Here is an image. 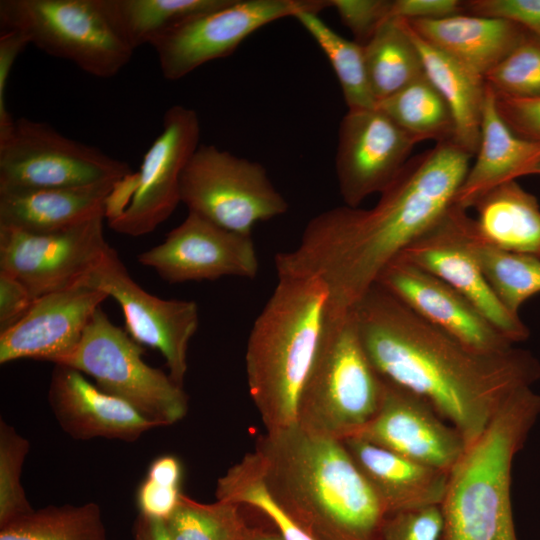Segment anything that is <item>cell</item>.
I'll return each mask as SVG.
<instances>
[{
  "label": "cell",
  "instance_id": "obj_12",
  "mask_svg": "<svg viewBox=\"0 0 540 540\" xmlns=\"http://www.w3.org/2000/svg\"><path fill=\"white\" fill-rule=\"evenodd\" d=\"M200 120L183 105L169 107L162 130L146 151L140 169L127 180L121 209L108 218L116 232L132 237L154 231L174 212L180 201V179L198 148Z\"/></svg>",
  "mask_w": 540,
  "mask_h": 540
},
{
  "label": "cell",
  "instance_id": "obj_32",
  "mask_svg": "<svg viewBox=\"0 0 540 540\" xmlns=\"http://www.w3.org/2000/svg\"><path fill=\"white\" fill-rule=\"evenodd\" d=\"M321 48L340 84L348 110L376 107L364 59L363 46L334 31L316 12L301 11L294 17Z\"/></svg>",
  "mask_w": 540,
  "mask_h": 540
},
{
  "label": "cell",
  "instance_id": "obj_25",
  "mask_svg": "<svg viewBox=\"0 0 540 540\" xmlns=\"http://www.w3.org/2000/svg\"><path fill=\"white\" fill-rule=\"evenodd\" d=\"M408 22L425 41L483 79L528 32L505 19L467 13Z\"/></svg>",
  "mask_w": 540,
  "mask_h": 540
},
{
  "label": "cell",
  "instance_id": "obj_21",
  "mask_svg": "<svg viewBox=\"0 0 540 540\" xmlns=\"http://www.w3.org/2000/svg\"><path fill=\"white\" fill-rule=\"evenodd\" d=\"M48 401L62 430L75 440L97 437L126 442L158 427L126 401L90 383L80 371L55 364Z\"/></svg>",
  "mask_w": 540,
  "mask_h": 540
},
{
  "label": "cell",
  "instance_id": "obj_42",
  "mask_svg": "<svg viewBox=\"0 0 540 540\" xmlns=\"http://www.w3.org/2000/svg\"><path fill=\"white\" fill-rule=\"evenodd\" d=\"M35 299L22 282L0 271V332L19 322Z\"/></svg>",
  "mask_w": 540,
  "mask_h": 540
},
{
  "label": "cell",
  "instance_id": "obj_48",
  "mask_svg": "<svg viewBox=\"0 0 540 540\" xmlns=\"http://www.w3.org/2000/svg\"><path fill=\"white\" fill-rule=\"evenodd\" d=\"M245 540H284L277 530L248 527Z\"/></svg>",
  "mask_w": 540,
  "mask_h": 540
},
{
  "label": "cell",
  "instance_id": "obj_43",
  "mask_svg": "<svg viewBox=\"0 0 540 540\" xmlns=\"http://www.w3.org/2000/svg\"><path fill=\"white\" fill-rule=\"evenodd\" d=\"M28 39L19 31L2 30L0 35V133L14 122L6 104L8 79L17 56L29 45Z\"/></svg>",
  "mask_w": 540,
  "mask_h": 540
},
{
  "label": "cell",
  "instance_id": "obj_31",
  "mask_svg": "<svg viewBox=\"0 0 540 540\" xmlns=\"http://www.w3.org/2000/svg\"><path fill=\"white\" fill-rule=\"evenodd\" d=\"M0 540H108L98 504L47 506L0 527Z\"/></svg>",
  "mask_w": 540,
  "mask_h": 540
},
{
  "label": "cell",
  "instance_id": "obj_38",
  "mask_svg": "<svg viewBox=\"0 0 540 540\" xmlns=\"http://www.w3.org/2000/svg\"><path fill=\"white\" fill-rule=\"evenodd\" d=\"M443 515L440 505L387 514L380 540H442Z\"/></svg>",
  "mask_w": 540,
  "mask_h": 540
},
{
  "label": "cell",
  "instance_id": "obj_39",
  "mask_svg": "<svg viewBox=\"0 0 540 540\" xmlns=\"http://www.w3.org/2000/svg\"><path fill=\"white\" fill-rule=\"evenodd\" d=\"M392 0H330L341 22L351 31L354 41L364 46L377 29L391 18Z\"/></svg>",
  "mask_w": 540,
  "mask_h": 540
},
{
  "label": "cell",
  "instance_id": "obj_49",
  "mask_svg": "<svg viewBox=\"0 0 540 540\" xmlns=\"http://www.w3.org/2000/svg\"><path fill=\"white\" fill-rule=\"evenodd\" d=\"M535 174L540 175V163L536 168Z\"/></svg>",
  "mask_w": 540,
  "mask_h": 540
},
{
  "label": "cell",
  "instance_id": "obj_41",
  "mask_svg": "<svg viewBox=\"0 0 540 540\" xmlns=\"http://www.w3.org/2000/svg\"><path fill=\"white\" fill-rule=\"evenodd\" d=\"M497 112L519 137L540 142V96L511 98L495 95Z\"/></svg>",
  "mask_w": 540,
  "mask_h": 540
},
{
  "label": "cell",
  "instance_id": "obj_5",
  "mask_svg": "<svg viewBox=\"0 0 540 540\" xmlns=\"http://www.w3.org/2000/svg\"><path fill=\"white\" fill-rule=\"evenodd\" d=\"M540 417V394L518 390L449 473L441 503L442 540H518L512 465Z\"/></svg>",
  "mask_w": 540,
  "mask_h": 540
},
{
  "label": "cell",
  "instance_id": "obj_34",
  "mask_svg": "<svg viewBox=\"0 0 540 540\" xmlns=\"http://www.w3.org/2000/svg\"><path fill=\"white\" fill-rule=\"evenodd\" d=\"M240 507L222 500L200 503L182 494L164 524L171 540H245L249 526Z\"/></svg>",
  "mask_w": 540,
  "mask_h": 540
},
{
  "label": "cell",
  "instance_id": "obj_30",
  "mask_svg": "<svg viewBox=\"0 0 540 540\" xmlns=\"http://www.w3.org/2000/svg\"><path fill=\"white\" fill-rule=\"evenodd\" d=\"M376 106L416 144L427 140L435 144L454 140L451 110L425 73Z\"/></svg>",
  "mask_w": 540,
  "mask_h": 540
},
{
  "label": "cell",
  "instance_id": "obj_6",
  "mask_svg": "<svg viewBox=\"0 0 540 540\" xmlns=\"http://www.w3.org/2000/svg\"><path fill=\"white\" fill-rule=\"evenodd\" d=\"M384 391L352 312L327 313L317 356L299 396L296 424L340 441L355 436L379 411Z\"/></svg>",
  "mask_w": 540,
  "mask_h": 540
},
{
  "label": "cell",
  "instance_id": "obj_44",
  "mask_svg": "<svg viewBox=\"0 0 540 540\" xmlns=\"http://www.w3.org/2000/svg\"><path fill=\"white\" fill-rule=\"evenodd\" d=\"M182 494L181 487H167L145 478L137 490V506L141 515L165 521L178 506Z\"/></svg>",
  "mask_w": 540,
  "mask_h": 540
},
{
  "label": "cell",
  "instance_id": "obj_46",
  "mask_svg": "<svg viewBox=\"0 0 540 540\" xmlns=\"http://www.w3.org/2000/svg\"><path fill=\"white\" fill-rule=\"evenodd\" d=\"M182 465L173 455L156 458L149 466L147 477L153 482L167 487H181Z\"/></svg>",
  "mask_w": 540,
  "mask_h": 540
},
{
  "label": "cell",
  "instance_id": "obj_16",
  "mask_svg": "<svg viewBox=\"0 0 540 540\" xmlns=\"http://www.w3.org/2000/svg\"><path fill=\"white\" fill-rule=\"evenodd\" d=\"M137 258L173 284L228 276L254 279L259 271L252 235L229 231L193 212Z\"/></svg>",
  "mask_w": 540,
  "mask_h": 540
},
{
  "label": "cell",
  "instance_id": "obj_19",
  "mask_svg": "<svg viewBox=\"0 0 540 540\" xmlns=\"http://www.w3.org/2000/svg\"><path fill=\"white\" fill-rule=\"evenodd\" d=\"M376 284L421 318L476 351L496 353L514 346L460 292L405 260L395 258L382 271Z\"/></svg>",
  "mask_w": 540,
  "mask_h": 540
},
{
  "label": "cell",
  "instance_id": "obj_18",
  "mask_svg": "<svg viewBox=\"0 0 540 540\" xmlns=\"http://www.w3.org/2000/svg\"><path fill=\"white\" fill-rule=\"evenodd\" d=\"M384 384L379 411L352 437L450 473L466 450L461 434L419 396Z\"/></svg>",
  "mask_w": 540,
  "mask_h": 540
},
{
  "label": "cell",
  "instance_id": "obj_9",
  "mask_svg": "<svg viewBox=\"0 0 540 540\" xmlns=\"http://www.w3.org/2000/svg\"><path fill=\"white\" fill-rule=\"evenodd\" d=\"M128 163L25 117L0 133V193L119 183Z\"/></svg>",
  "mask_w": 540,
  "mask_h": 540
},
{
  "label": "cell",
  "instance_id": "obj_22",
  "mask_svg": "<svg viewBox=\"0 0 540 540\" xmlns=\"http://www.w3.org/2000/svg\"><path fill=\"white\" fill-rule=\"evenodd\" d=\"M386 515L441 505L449 473L406 458L359 437L341 440Z\"/></svg>",
  "mask_w": 540,
  "mask_h": 540
},
{
  "label": "cell",
  "instance_id": "obj_8",
  "mask_svg": "<svg viewBox=\"0 0 540 540\" xmlns=\"http://www.w3.org/2000/svg\"><path fill=\"white\" fill-rule=\"evenodd\" d=\"M143 348L97 309L83 335L54 364L91 376L102 391L133 406L157 426L172 425L188 411V396L169 374L143 360Z\"/></svg>",
  "mask_w": 540,
  "mask_h": 540
},
{
  "label": "cell",
  "instance_id": "obj_26",
  "mask_svg": "<svg viewBox=\"0 0 540 540\" xmlns=\"http://www.w3.org/2000/svg\"><path fill=\"white\" fill-rule=\"evenodd\" d=\"M406 22L420 54L425 76L451 110L455 125L453 141L474 157L480 142L485 80L425 41Z\"/></svg>",
  "mask_w": 540,
  "mask_h": 540
},
{
  "label": "cell",
  "instance_id": "obj_23",
  "mask_svg": "<svg viewBox=\"0 0 540 540\" xmlns=\"http://www.w3.org/2000/svg\"><path fill=\"white\" fill-rule=\"evenodd\" d=\"M540 163V142L517 136L503 121L494 93L486 84L481 135L475 161L458 189L453 204L468 210L493 188L535 174Z\"/></svg>",
  "mask_w": 540,
  "mask_h": 540
},
{
  "label": "cell",
  "instance_id": "obj_40",
  "mask_svg": "<svg viewBox=\"0 0 540 540\" xmlns=\"http://www.w3.org/2000/svg\"><path fill=\"white\" fill-rule=\"evenodd\" d=\"M465 13L511 21L540 40V0H469Z\"/></svg>",
  "mask_w": 540,
  "mask_h": 540
},
{
  "label": "cell",
  "instance_id": "obj_15",
  "mask_svg": "<svg viewBox=\"0 0 540 540\" xmlns=\"http://www.w3.org/2000/svg\"><path fill=\"white\" fill-rule=\"evenodd\" d=\"M473 218L452 204L440 219L396 258L437 276L465 296L512 343L529 329L512 314L489 285L470 244Z\"/></svg>",
  "mask_w": 540,
  "mask_h": 540
},
{
  "label": "cell",
  "instance_id": "obj_20",
  "mask_svg": "<svg viewBox=\"0 0 540 540\" xmlns=\"http://www.w3.org/2000/svg\"><path fill=\"white\" fill-rule=\"evenodd\" d=\"M108 295L85 281L35 299L28 313L0 332V363L35 359L55 363L73 350Z\"/></svg>",
  "mask_w": 540,
  "mask_h": 540
},
{
  "label": "cell",
  "instance_id": "obj_36",
  "mask_svg": "<svg viewBox=\"0 0 540 540\" xmlns=\"http://www.w3.org/2000/svg\"><path fill=\"white\" fill-rule=\"evenodd\" d=\"M495 95L540 96V40L527 32L522 41L484 78Z\"/></svg>",
  "mask_w": 540,
  "mask_h": 540
},
{
  "label": "cell",
  "instance_id": "obj_33",
  "mask_svg": "<svg viewBox=\"0 0 540 540\" xmlns=\"http://www.w3.org/2000/svg\"><path fill=\"white\" fill-rule=\"evenodd\" d=\"M470 244L496 296L512 314L519 316L522 304L540 293V258L485 243L476 231L474 218Z\"/></svg>",
  "mask_w": 540,
  "mask_h": 540
},
{
  "label": "cell",
  "instance_id": "obj_7",
  "mask_svg": "<svg viewBox=\"0 0 540 540\" xmlns=\"http://www.w3.org/2000/svg\"><path fill=\"white\" fill-rule=\"evenodd\" d=\"M0 23L2 30L19 31L45 53L98 78L116 76L134 53L104 0H1Z\"/></svg>",
  "mask_w": 540,
  "mask_h": 540
},
{
  "label": "cell",
  "instance_id": "obj_47",
  "mask_svg": "<svg viewBox=\"0 0 540 540\" xmlns=\"http://www.w3.org/2000/svg\"><path fill=\"white\" fill-rule=\"evenodd\" d=\"M133 531L137 540H171L163 520L141 514L135 520Z\"/></svg>",
  "mask_w": 540,
  "mask_h": 540
},
{
  "label": "cell",
  "instance_id": "obj_3",
  "mask_svg": "<svg viewBox=\"0 0 540 540\" xmlns=\"http://www.w3.org/2000/svg\"><path fill=\"white\" fill-rule=\"evenodd\" d=\"M254 451L268 492L313 540H380L386 513L342 441L294 424Z\"/></svg>",
  "mask_w": 540,
  "mask_h": 540
},
{
  "label": "cell",
  "instance_id": "obj_10",
  "mask_svg": "<svg viewBox=\"0 0 540 540\" xmlns=\"http://www.w3.org/2000/svg\"><path fill=\"white\" fill-rule=\"evenodd\" d=\"M180 201L188 212L245 235L289 207L261 163L211 144H200L184 168Z\"/></svg>",
  "mask_w": 540,
  "mask_h": 540
},
{
  "label": "cell",
  "instance_id": "obj_2",
  "mask_svg": "<svg viewBox=\"0 0 540 540\" xmlns=\"http://www.w3.org/2000/svg\"><path fill=\"white\" fill-rule=\"evenodd\" d=\"M350 311L381 378L425 400L457 429L466 448L513 394L540 379V362L531 352L515 346L476 351L379 284Z\"/></svg>",
  "mask_w": 540,
  "mask_h": 540
},
{
  "label": "cell",
  "instance_id": "obj_28",
  "mask_svg": "<svg viewBox=\"0 0 540 540\" xmlns=\"http://www.w3.org/2000/svg\"><path fill=\"white\" fill-rule=\"evenodd\" d=\"M363 49L367 77L376 103L424 75L420 54L404 19H387Z\"/></svg>",
  "mask_w": 540,
  "mask_h": 540
},
{
  "label": "cell",
  "instance_id": "obj_45",
  "mask_svg": "<svg viewBox=\"0 0 540 540\" xmlns=\"http://www.w3.org/2000/svg\"><path fill=\"white\" fill-rule=\"evenodd\" d=\"M465 13L459 0H392L391 18L408 21L432 20Z\"/></svg>",
  "mask_w": 540,
  "mask_h": 540
},
{
  "label": "cell",
  "instance_id": "obj_1",
  "mask_svg": "<svg viewBox=\"0 0 540 540\" xmlns=\"http://www.w3.org/2000/svg\"><path fill=\"white\" fill-rule=\"evenodd\" d=\"M471 156L454 141L411 157L369 209L338 206L313 217L299 244L275 255L277 276L321 279L327 312H349L407 246L453 204Z\"/></svg>",
  "mask_w": 540,
  "mask_h": 540
},
{
  "label": "cell",
  "instance_id": "obj_27",
  "mask_svg": "<svg viewBox=\"0 0 540 540\" xmlns=\"http://www.w3.org/2000/svg\"><path fill=\"white\" fill-rule=\"evenodd\" d=\"M473 208L476 231L485 243L540 258V206L516 181L493 188Z\"/></svg>",
  "mask_w": 540,
  "mask_h": 540
},
{
  "label": "cell",
  "instance_id": "obj_35",
  "mask_svg": "<svg viewBox=\"0 0 540 540\" xmlns=\"http://www.w3.org/2000/svg\"><path fill=\"white\" fill-rule=\"evenodd\" d=\"M217 497L255 508L272 522L284 540H313L272 498L265 486L260 464L254 458H244L226 471L218 481Z\"/></svg>",
  "mask_w": 540,
  "mask_h": 540
},
{
  "label": "cell",
  "instance_id": "obj_4",
  "mask_svg": "<svg viewBox=\"0 0 540 540\" xmlns=\"http://www.w3.org/2000/svg\"><path fill=\"white\" fill-rule=\"evenodd\" d=\"M245 354L250 396L267 432L296 424L297 404L317 356L329 293L311 276H277Z\"/></svg>",
  "mask_w": 540,
  "mask_h": 540
},
{
  "label": "cell",
  "instance_id": "obj_11",
  "mask_svg": "<svg viewBox=\"0 0 540 540\" xmlns=\"http://www.w3.org/2000/svg\"><path fill=\"white\" fill-rule=\"evenodd\" d=\"M330 0H229L192 17L163 34L150 46L162 76L179 80L201 65L231 55L253 32L301 11L319 13Z\"/></svg>",
  "mask_w": 540,
  "mask_h": 540
},
{
  "label": "cell",
  "instance_id": "obj_37",
  "mask_svg": "<svg viewBox=\"0 0 540 540\" xmlns=\"http://www.w3.org/2000/svg\"><path fill=\"white\" fill-rule=\"evenodd\" d=\"M29 449V441L1 418L0 527L34 510L21 484L22 467Z\"/></svg>",
  "mask_w": 540,
  "mask_h": 540
},
{
  "label": "cell",
  "instance_id": "obj_24",
  "mask_svg": "<svg viewBox=\"0 0 540 540\" xmlns=\"http://www.w3.org/2000/svg\"><path fill=\"white\" fill-rule=\"evenodd\" d=\"M119 183L1 192L0 226L45 234L106 217L110 197Z\"/></svg>",
  "mask_w": 540,
  "mask_h": 540
},
{
  "label": "cell",
  "instance_id": "obj_29",
  "mask_svg": "<svg viewBox=\"0 0 540 540\" xmlns=\"http://www.w3.org/2000/svg\"><path fill=\"white\" fill-rule=\"evenodd\" d=\"M229 0H104L115 27L135 50L197 15Z\"/></svg>",
  "mask_w": 540,
  "mask_h": 540
},
{
  "label": "cell",
  "instance_id": "obj_13",
  "mask_svg": "<svg viewBox=\"0 0 540 540\" xmlns=\"http://www.w3.org/2000/svg\"><path fill=\"white\" fill-rule=\"evenodd\" d=\"M104 218L45 234L0 226V271L22 282L34 298L77 284L111 249Z\"/></svg>",
  "mask_w": 540,
  "mask_h": 540
},
{
  "label": "cell",
  "instance_id": "obj_17",
  "mask_svg": "<svg viewBox=\"0 0 540 540\" xmlns=\"http://www.w3.org/2000/svg\"><path fill=\"white\" fill-rule=\"evenodd\" d=\"M416 143L377 106L348 110L338 130L335 158L344 205L359 207L397 177Z\"/></svg>",
  "mask_w": 540,
  "mask_h": 540
},
{
  "label": "cell",
  "instance_id": "obj_50",
  "mask_svg": "<svg viewBox=\"0 0 540 540\" xmlns=\"http://www.w3.org/2000/svg\"><path fill=\"white\" fill-rule=\"evenodd\" d=\"M134 540H137V539H134Z\"/></svg>",
  "mask_w": 540,
  "mask_h": 540
},
{
  "label": "cell",
  "instance_id": "obj_14",
  "mask_svg": "<svg viewBox=\"0 0 540 540\" xmlns=\"http://www.w3.org/2000/svg\"><path fill=\"white\" fill-rule=\"evenodd\" d=\"M83 281L119 304L126 332L138 344L157 349L166 360L169 376L182 386L189 342L199 325L197 303L148 293L132 279L113 248Z\"/></svg>",
  "mask_w": 540,
  "mask_h": 540
}]
</instances>
